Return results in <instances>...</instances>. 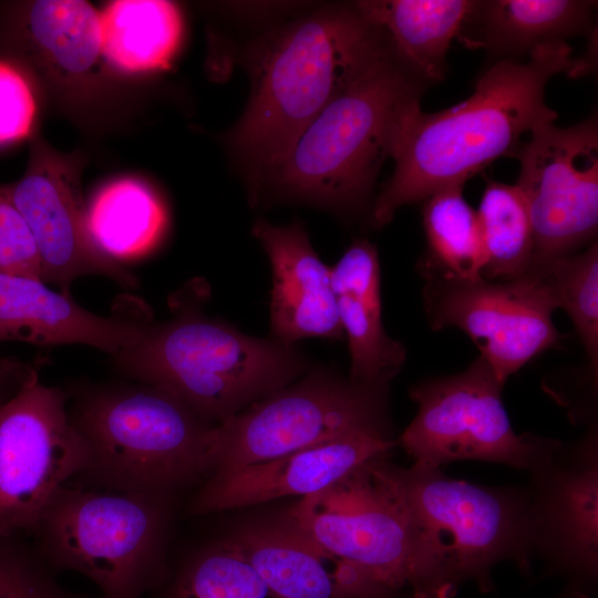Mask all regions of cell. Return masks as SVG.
Here are the masks:
<instances>
[{"mask_svg": "<svg viewBox=\"0 0 598 598\" xmlns=\"http://www.w3.org/2000/svg\"><path fill=\"white\" fill-rule=\"evenodd\" d=\"M503 388L481 355L456 374L417 382L409 391L416 415L396 444L414 464L429 467L473 460L530 471L563 442L517 434L503 404Z\"/></svg>", "mask_w": 598, "mask_h": 598, "instance_id": "9", "label": "cell"}, {"mask_svg": "<svg viewBox=\"0 0 598 598\" xmlns=\"http://www.w3.org/2000/svg\"><path fill=\"white\" fill-rule=\"evenodd\" d=\"M196 297H176L174 316L145 324L115 359L137 382L168 391L203 420L219 424L302 375L307 358L275 338L259 339L207 317Z\"/></svg>", "mask_w": 598, "mask_h": 598, "instance_id": "4", "label": "cell"}, {"mask_svg": "<svg viewBox=\"0 0 598 598\" xmlns=\"http://www.w3.org/2000/svg\"><path fill=\"white\" fill-rule=\"evenodd\" d=\"M380 468L414 527L431 586L472 580L488 591L497 564L529 570L536 518L527 486L480 485L442 468L401 467L388 456Z\"/></svg>", "mask_w": 598, "mask_h": 598, "instance_id": "6", "label": "cell"}, {"mask_svg": "<svg viewBox=\"0 0 598 598\" xmlns=\"http://www.w3.org/2000/svg\"><path fill=\"white\" fill-rule=\"evenodd\" d=\"M86 220L96 247L118 261L151 250L163 235L166 214L147 185L120 178L94 195L86 207Z\"/></svg>", "mask_w": 598, "mask_h": 598, "instance_id": "25", "label": "cell"}, {"mask_svg": "<svg viewBox=\"0 0 598 598\" xmlns=\"http://www.w3.org/2000/svg\"><path fill=\"white\" fill-rule=\"evenodd\" d=\"M389 389L327 369L310 371L216 425L212 472L269 461L354 433L393 437Z\"/></svg>", "mask_w": 598, "mask_h": 598, "instance_id": "8", "label": "cell"}, {"mask_svg": "<svg viewBox=\"0 0 598 598\" xmlns=\"http://www.w3.org/2000/svg\"><path fill=\"white\" fill-rule=\"evenodd\" d=\"M558 598H589L585 591L574 585L568 588Z\"/></svg>", "mask_w": 598, "mask_h": 598, "instance_id": "35", "label": "cell"}, {"mask_svg": "<svg viewBox=\"0 0 598 598\" xmlns=\"http://www.w3.org/2000/svg\"><path fill=\"white\" fill-rule=\"evenodd\" d=\"M280 598H390L394 591L317 542L286 512L224 535Z\"/></svg>", "mask_w": 598, "mask_h": 598, "instance_id": "17", "label": "cell"}, {"mask_svg": "<svg viewBox=\"0 0 598 598\" xmlns=\"http://www.w3.org/2000/svg\"><path fill=\"white\" fill-rule=\"evenodd\" d=\"M422 223L427 251L421 262L462 278L481 277L485 262L481 226L463 196V185L424 199Z\"/></svg>", "mask_w": 598, "mask_h": 598, "instance_id": "28", "label": "cell"}, {"mask_svg": "<svg viewBox=\"0 0 598 598\" xmlns=\"http://www.w3.org/2000/svg\"><path fill=\"white\" fill-rule=\"evenodd\" d=\"M3 186L32 235L44 282L69 291L75 279L101 275L124 288L136 287V278L91 237L75 156L34 138L23 175Z\"/></svg>", "mask_w": 598, "mask_h": 598, "instance_id": "14", "label": "cell"}, {"mask_svg": "<svg viewBox=\"0 0 598 598\" xmlns=\"http://www.w3.org/2000/svg\"><path fill=\"white\" fill-rule=\"evenodd\" d=\"M0 25L23 62L68 81L83 80L103 58L100 12L87 1L2 2Z\"/></svg>", "mask_w": 598, "mask_h": 598, "instance_id": "20", "label": "cell"}, {"mask_svg": "<svg viewBox=\"0 0 598 598\" xmlns=\"http://www.w3.org/2000/svg\"><path fill=\"white\" fill-rule=\"evenodd\" d=\"M35 373L37 364L0 354V405L11 399Z\"/></svg>", "mask_w": 598, "mask_h": 598, "instance_id": "33", "label": "cell"}, {"mask_svg": "<svg viewBox=\"0 0 598 598\" xmlns=\"http://www.w3.org/2000/svg\"><path fill=\"white\" fill-rule=\"evenodd\" d=\"M596 1L485 0L460 35L467 48L483 49L492 63L523 61L537 48L595 33Z\"/></svg>", "mask_w": 598, "mask_h": 598, "instance_id": "22", "label": "cell"}, {"mask_svg": "<svg viewBox=\"0 0 598 598\" xmlns=\"http://www.w3.org/2000/svg\"><path fill=\"white\" fill-rule=\"evenodd\" d=\"M485 262L481 277L509 280L526 275L534 258V236L526 203L516 185L488 181L476 210Z\"/></svg>", "mask_w": 598, "mask_h": 598, "instance_id": "27", "label": "cell"}, {"mask_svg": "<svg viewBox=\"0 0 598 598\" xmlns=\"http://www.w3.org/2000/svg\"><path fill=\"white\" fill-rule=\"evenodd\" d=\"M589 68L573 59L567 42L544 45L524 61L489 64L472 95L452 107L426 113L420 104L411 106L393 138V174L371 207L373 225L382 227L400 207L464 185L493 161L515 156L525 134L557 118L545 103L549 80L560 73L586 74Z\"/></svg>", "mask_w": 598, "mask_h": 598, "instance_id": "1", "label": "cell"}, {"mask_svg": "<svg viewBox=\"0 0 598 598\" xmlns=\"http://www.w3.org/2000/svg\"><path fill=\"white\" fill-rule=\"evenodd\" d=\"M100 17L103 59L122 72L164 70L181 45L183 17L174 2L116 0Z\"/></svg>", "mask_w": 598, "mask_h": 598, "instance_id": "24", "label": "cell"}, {"mask_svg": "<svg viewBox=\"0 0 598 598\" xmlns=\"http://www.w3.org/2000/svg\"><path fill=\"white\" fill-rule=\"evenodd\" d=\"M150 321L146 308L137 316H101L39 278L0 272V342L81 343L116 358Z\"/></svg>", "mask_w": 598, "mask_h": 598, "instance_id": "18", "label": "cell"}, {"mask_svg": "<svg viewBox=\"0 0 598 598\" xmlns=\"http://www.w3.org/2000/svg\"><path fill=\"white\" fill-rule=\"evenodd\" d=\"M427 84L390 47L336 95L265 175L283 196L341 214L368 207L403 114Z\"/></svg>", "mask_w": 598, "mask_h": 598, "instance_id": "3", "label": "cell"}, {"mask_svg": "<svg viewBox=\"0 0 598 598\" xmlns=\"http://www.w3.org/2000/svg\"><path fill=\"white\" fill-rule=\"evenodd\" d=\"M175 502L66 483L29 539L56 573L90 578L101 598H144L167 576Z\"/></svg>", "mask_w": 598, "mask_h": 598, "instance_id": "7", "label": "cell"}, {"mask_svg": "<svg viewBox=\"0 0 598 598\" xmlns=\"http://www.w3.org/2000/svg\"><path fill=\"white\" fill-rule=\"evenodd\" d=\"M152 598H280L224 536L189 548Z\"/></svg>", "mask_w": 598, "mask_h": 598, "instance_id": "26", "label": "cell"}, {"mask_svg": "<svg viewBox=\"0 0 598 598\" xmlns=\"http://www.w3.org/2000/svg\"><path fill=\"white\" fill-rule=\"evenodd\" d=\"M299 499L286 513L330 551L396 592L430 586L414 527L380 460Z\"/></svg>", "mask_w": 598, "mask_h": 598, "instance_id": "10", "label": "cell"}, {"mask_svg": "<svg viewBox=\"0 0 598 598\" xmlns=\"http://www.w3.org/2000/svg\"><path fill=\"white\" fill-rule=\"evenodd\" d=\"M547 283L557 308L573 321L594 373L598 367V246L580 254L558 257L533 266Z\"/></svg>", "mask_w": 598, "mask_h": 598, "instance_id": "29", "label": "cell"}, {"mask_svg": "<svg viewBox=\"0 0 598 598\" xmlns=\"http://www.w3.org/2000/svg\"><path fill=\"white\" fill-rule=\"evenodd\" d=\"M69 396L71 421L90 451L89 466L70 484L176 497L210 474L217 424L168 391L141 382L91 384Z\"/></svg>", "mask_w": 598, "mask_h": 598, "instance_id": "5", "label": "cell"}, {"mask_svg": "<svg viewBox=\"0 0 598 598\" xmlns=\"http://www.w3.org/2000/svg\"><path fill=\"white\" fill-rule=\"evenodd\" d=\"M381 28L398 58L427 85L443 80L446 54L477 0H370L353 2Z\"/></svg>", "mask_w": 598, "mask_h": 598, "instance_id": "23", "label": "cell"}, {"mask_svg": "<svg viewBox=\"0 0 598 598\" xmlns=\"http://www.w3.org/2000/svg\"><path fill=\"white\" fill-rule=\"evenodd\" d=\"M554 123L537 124L514 156L520 164L515 185L533 228L532 267L576 254L597 234V120L569 127Z\"/></svg>", "mask_w": 598, "mask_h": 598, "instance_id": "13", "label": "cell"}, {"mask_svg": "<svg viewBox=\"0 0 598 598\" xmlns=\"http://www.w3.org/2000/svg\"><path fill=\"white\" fill-rule=\"evenodd\" d=\"M56 574L29 538L0 535V598H101L66 590Z\"/></svg>", "mask_w": 598, "mask_h": 598, "instance_id": "30", "label": "cell"}, {"mask_svg": "<svg viewBox=\"0 0 598 598\" xmlns=\"http://www.w3.org/2000/svg\"><path fill=\"white\" fill-rule=\"evenodd\" d=\"M252 235L262 245L271 265L274 338L289 346L312 337L340 339L343 331L330 268L313 250L302 224L276 226L258 219Z\"/></svg>", "mask_w": 598, "mask_h": 598, "instance_id": "19", "label": "cell"}, {"mask_svg": "<svg viewBox=\"0 0 598 598\" xmlns=\"http://www.w3.org/2000/svg\"><path fill=\"white\" fill-rule=\"evenodd\" d=\"M89 463L69 393L35 373L0 405V535L30 538L58 491Z\"/></svg>", "mask_w": 598, "mask_h": 598, "instance_id": "11", "label": "cell"}, {"mask_svg": "<svg viewBox=\"0 0 598 598\" xmlns=\"http://www.w3.org/2000/svg\"><path fill=\"white\" fill-rule=\"evenodd\" d=\"M0 272L42 280L32 235L3 185H0Z\"/></svg>", "mask_w": 598, "mask_h": 598, "instance_id": "32", "label": "cell"}, {"mask_svg": "<svg viewBox=\"0 0 598 598\" xmlns=\"http://www.w3.org/2000/svg\"><path fill=\"white\" fill-rule=\"evenodd\" d=\"M35 114L34 94L22 68L0 60V146L30 136Z\"/></svg>", "mask_w": 598, "mask_h": 598, "instance_id": "31", "label": "cell"}, {"mask_svg": "<svg viewBox=\"0 0 598 598\" xmlns=\"http://www.w3.org/2000/svg\"><path fill=\"white\" fill-rule=\"evenodd\" d=\"M529 472L526 485L536 518L535 557L550 574L580 588L592 585L598 566L597 426L565 444Z\"/></svg>", "mask_w": 598, "mask_h": 598, "instance_id": "15", "label": "cell"}, {"mask_svg": "<svg viewBox=\"0 0 598 598\" xmlns=\"http://www.w3.org/2000/svg\"><path fill=\"white\" fill-rule=\"evenodd\" d=\"M390 41L354 3L329 4L265 34L249 50L251 92L228 145L251 198L302 131Z\"/></svg>", "mask_w": 598, "mask_h": 598, "instance_id": "2", "label": "cell"}, {"mask_svg": "<svg viewBox=\"0 0 598 598\" xmlns=\"http://www.w3.org/2000/svg\"><path fill=\"white\" fill-rule=\"evenodd\" d=\"M419 268L431 328L464 331L502 384L532 359L558 347L560 336L553 322L557 306L537 274L486 280L457 277L421 261Z\"/></svg>", "mask_w": 598, "mask_h": 598, "instance_id": "12", "label": "cell"}, {"mask_svg": "<svg viewBox=\"0 0 598 598\" xmlns=\"http://www.w3.org/2000/svg\"><path fill=\"white\" fill-rule=\"evenodd\" d=\"M457 587L444 584L437 586H419L412 588L409 598H454Z\"/></svg>", "mask_w": 598, "mask_h": 598, "instance_id": "34", "label": "cell"}, {"mask_svg": "<svg viewBox=\"0 0 598 598\" xmlns=\"http://www.w3.org/2000/svg\"><path fill=\"white\" fill-rule=\"evenodd\" d=\"M396 440L354 433L269 461L214 470L188 499L189 516H205L286 496L317 494L358 467L388 456Z\"/></svg>", "mask_w": 598, "mask_h": 598, "instance_id": "16", "label": "cell"}, {"mask_svg": "<svg viewBox=\"0 0 598 598\" xmlns=\"http://www.w3.org/2000/svg\"><path fill=\"white\" fill-rule=\"evenodd\" d=\"M330 276L339 320L349 342V378L364 384L390 385L406 352L383 327L375 246L365 239L354 240L330 269Z\"/></svg>", "mask_w": 598, "mask_h": 598, "instance_id": "21", "label": "cell"}]
</instances>
